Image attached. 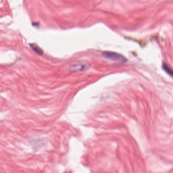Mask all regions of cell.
Wrapping results in <instances>:
<instances>
[{"label": "cell", "instance_id": "4", "mask_svg": "<svg viewBox=\"0 0 173 173\" xmlns=\"http://www.w3.org/2000/svg\"><path fill=\"white\" fill-rule=\"evenodd\" d=\"M163 70L165 71V72H166V73L170 75L172 78H173V70L170 68L168 65H166V63H163Z\"/></svg>", "mask_w": 173, "mask_h": 173}, {"label": "cell", "instance_id": "2", "mask_svg": "<svg viewBox=\"0 0 173 173\" xmlns=\"http://www.w3.org/2000/svg\"><path fill=\"white\" fill-rule=\"evenodd\" d=\"M89 68V66L86 64H77L71 66L69 68V71L71 72H80L87 70Z\"/></svg>", "mask_w": 173, "mask_h": 173}, {"label": "cell", "instance_id": "1", "mask_svg": "<svg viewBox=\"0 0 173 173\" xmlns=\"http://www.w3.org/2000/svg\"><path fill=\"white\" fill-rule=\"evenodd\" d=\"M102 55L105 58L114 62L120 63H125L127 62V58L124 56L115 52L104 51L102 52Z\"/></svg>", "mask_w": 173, "mask_h": 173}, {"label": "cell", "instance_id": "3", "mask_svg": "<svg viewBox=\"0 0 173 173\" xmlns=\"http://www.w3.org/2000/svg\"><path fill=\"white\" fill-rule=\"evenodd\" d=\"M29 46L31 48L34 50V52H35L37 54L39 55H42L43 53V51L41 48H40L37 45L34 43H30L29 44Z\"/></svg>", "mask_w": 173, "mask_h": 173}]
</instances>
